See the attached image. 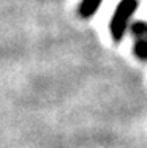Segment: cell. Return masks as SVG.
I'll return each mask as SVG.
<instances>
[{
    "mask_svg": "<svg viewBox=\"0 0 147 148\" xmlns=\"http://www.w3.org/2000/svg\"><path fill=\"white\" fill-rule=\"evenodd\" d=\"M100 5H101V0H82L81 5H79V16L89 19L97 13Z\"/></svg>",
    "mask_w": 147,
    "mask_h": 148,
    "instance_id": "cell-2",
    "label": "cell"
},
{
    "mask_svg": "<svg viewBox=\"0 0 147 148\" xmlns=\"http://www.w3.org/2000/svg\"><path fill=\"white\" fill-rule=\"evenodd\" d=\"M130 30L136 38H144V35H147V24L146 22H135V24H131Z\"/></svg>",
    "mask_w": 147,
    "mask_h": 148,
    "instance_id": "cell-4",
    "label": "cell"
},
{
    "mask_svg": "<svg viewBox=\"0 0 147 148\" xmlns=\"http://www.w3.org/2000/svg\"><path fill=\"white\" fill-rule=\"evenodd\" d=\"M135 54L138 55V58L147 60V38H138L135 44Z\"/></svg>",
    "mask_w": 147,
    "mask_h": 148,
    "instance_id": "cell-3",
    "label": "cell"
},
{
    "mask_svg": "<svg viewBox=\"0 0 147 148\" xmlns=\"http://www.w3.org/2000/svg\"><path fill=\"white\" fill-rule=\"evenodd\" d=\"M139 2L138 0H122L117 5L112 19H111V35L115 41H120L128 27V21L135 14Z\"/></svg>",
    "mask_w": 147,
    "mask_h": 148,
    "instance_id": "cell-1",
    "label": "cell"
}]
</instances>
